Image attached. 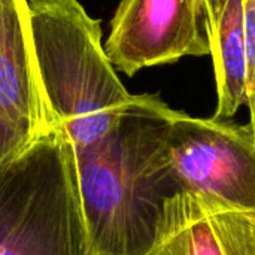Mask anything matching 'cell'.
<instances>
[{
    "mask_svg": "<svg viewBox=\"0 0 255 255\" xmlns=\"http://www.w3.org/2000/svg\"><path fill=\"white\" fill-rule=\"evenodd\" d=\"M173 114L158 96H133L102 137L73 146L85 255L154 253L166 202L179 191L164 155Z\"/></svg>",
    "mask_w": 255,
    "mask_h": 255,
    "instance_id": "cell-1",
    "label": "cell"
},
{
    "mask_svg": "<svg viewBox=\"0 0 255 255\" xmlns=\"http://www.w3.org/2000/svg\"><path fill=\"white\" fill-rule=\"evenodd\" d=\"M40 90L73 146L102 137L133 100L108 60L100 22L78 0H28Z\"/></svg>",
    "mask_w": 255,
    "mask_h": 255,
    "instance_id": "cell-2",
    "label": "cell"
},
{
    "mask_svg": "<svg viewBox=\"0 0 255 255\" xmlns=\"http://www.w3.org/2000/svg\"><path fill=\"white\" fill-rule=\"evenodd\" d=\"M75 151L61 126L0 163V255H85Z\"/></svg>",
    "mask_w": 255,
    "mask_h": 255,
    "instance_id": "cell-3",
    "label": "cell"
},
{
    "mask_svg": "<svg viewBox=\"0 0 255 255\" xmlns=\"http://www.w3.org/2000/svg\"><path fill=\"white\" fill-rule=\"evenodd\" d=\"M164 155L179 190L255 211V137L250 124L175 111Z\"/></svg>",
    "mask_w": 255,
    "mask_h": 255,
    "instance_id": "cell-4",
    "label": "cell"
},
{
    "mask_svg": "<svg viewBox=\"0 0 255 255\" xmlns=\"http://www.w3.org/2000/svg\"><path fill=\"white\" fill-rule=\"evenodd\" d=\"M103 48L111 64L127 76L209 55L203 0H123Z\"/></svg>",
    "mask_w": 255,
    "mask_h": 255,
    "instance_id": "cell-5",
    "label": "cell"
},
{
    "mask_svg": "<svg viewBox=\"0 0 255 255\" xmlns=\"http://www.w3.org/2000/svg\"><path fill=\"white\" fill-rule=\"evenodd\" d=\"M151 255H255V211L179 190L166 202Z\"/></svg>",
    "mask_w": 255,
    "mask_h": 255,
    "instance_id": "cell-6",
    "label": "cell"
},
{
    "mask_svg": "<svg viewBox=\"0 0 255 255\" xmlns=\"http://www.w3.org/2000/svg\"><path fill=\"white\" fill-rule=\"evenodd\" d=\"M0 114L28 140L54 126L40 90L28 0H0Z\"/></svg>",
    "mask_w": 255,
    "mask_h": 255,
    "instance_id": "cell-7",
    "label": "cell"
},
{
    "mask_svg": "<svg viewBox=\"0 0 255 255\" xmlns=\"http://www.w3.org/2000/svg\"><path fill=\"white\" fill-rule=\"evenodd\" d=\"M217 85L214 118L232 120L247 106L244 0H203Z\"/></svg>",
    "mask_w": 255,
    "mask_h": 255,
    "instance_id": "cell-8",
    "label": "cell"
},
{
    "mask_svg": "<svg viewBox=\"0 0 255 255\" xmlns=\"http://www.w3.org/2000/svg\"><path fill=\"white\" fill-rule=\"evenodd\" d=\"M245 6V90L250 111V127L255 126V0H244Z\"/></svg>",
    "mask_w": 255,
    "mask_h": 255,
    "instance_id": "cell-9",
    "label": "cell"
},
{
    "mask_svg": "<svg viewBox=\"0 0 255 255\" xmlns=\"http://www.w3.org/2000/svg\"><path fill=\"white\" fill-rule=\"evenodd\" d=\"M30 140L0 114V163L19 152Z\"/></svg>",
    "mask_w": 255,
    "mask_h": 255,
    "instance_id": "cell-10",
    "label": "cell"
},
{
    "mask_svg": "<svg viewBox=\"0 0 255 255\" xmlns=\"http://www.w3.org/2000/svg\"><path fill=\"white\" fill-rule=\"evenodd\" d=\"M251 130H253V133H254V137H255V126H253V127H251Z\"/></svg>",
    "mask_w": 255,
    "mask_h": 255,
    "instance_id": "cell-11",
    "label": "cell"
}]
</instances>
